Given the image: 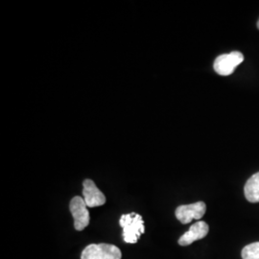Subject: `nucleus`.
<instances>
[{
    "label": "nucleus",
    "instance_id": "nucleus-2",
    "mask_svg": "<svg viewBox=\"0 0 259 259\" xmlns=\"http://www.w3.org/2000/svg\"><path fill=\"white\" fill-rule=\"evenodd\" d=\"M118 247L111 244H91L83 249L81 259H121Z\"/></svg>",
    "mask_w": 259,
    "mask_h": 259
},
{
    "label": "nucleus",
    "instance_id": "nucleus-3",
    "mask_svg": "<svg viewBox=\"0 0 259 259\" xmlns=\"http://www.w3.org/2000/svg\"><path fill=\"white\" fill-rule=\"evenodd\" d=\"M244 62V55L239 51H232L230 54L218 56L214 61L213 68L221 76L232 75L236 67Z\"/></svg>",
    "mask_w": 259,
    "mask_h": 259
},
{
    "label": "nucleus",
    "instance_id": "nucleus-10",
    "mask_svg": "<svg viewBox=\"0 0 259 259\" xmlns=\"http://www.w3.org/2000/svg\"><path fill=\"white\" fill-rule=\"evenodd\" d=\"M257 28H258V29H259V19H258V21H257Z\"/></svg>",
    "mask_w": 259,
    "mask_h": 259
},
{
    "label": "nucleus",
    "instance_id": "nucleus-5",
    "mask_svg": "<svg viewBox=\"0 0 259 259\" xmlns=\"http://www.w3.org/2000/svg\"><path fill=\"white\" fill-rule=\"evenodd\" d=\"M206 205L204 202H197L194 204H184L177 207L175 215L177 219L184 224H189L192 220H200L204 217Z\"/></svg>",
    "mask_w": 259,
    "mask_h": 259
},
{
    "label": "nucleus",
    "instance_id": "nucleus-7",
    "mask_svg": "<svg viewBox=\"0 0 259 259\" xmlns=\"http://www.w3.org/2000/svg\"><path fill=\"white\" fill-rule=\"evenodd\" d=\"M209 231L208 225L204 221H198L192 225L188 232H185L179 239V245L189 246L193 242L204 238Z\"/></svg>",
    "mask_w": 259,
    "mask_h": 259
},
{
    "label": "nucleus",
    "instance_id": "nucleus-1",
    "mask_svg": "<svg viewBox=\"0 0 259 259\" xmlns=\"http://www.w3.org/2000/svg\"><path fill=\"white\" fill-rule=\"evenodd\" d=\"M119 224L123 229V239L126 243L136 244L140 236L145 232L144 221L138 213L123 214L120 217Z\"/></svg>",
    "mask_w": 259,
    "mask_h": 259
},
{
    "label": "nucleus",
    "instance_id": "nucleus-9",
    "mask_svg": "<svg viewBox=\"0 0 259 259\" xmlns=\"http://www.w3.org/2000/svg\"><path fill=\"white\" fill-rule=\"evenodd\" d=\"M241 254L243 259H259V242L244 247Z\"/></svg>",
    "mask_w": 259,
    "mask_h": 259
},
{
    "label": "nucleus",
    "instance_id": "nucleus-6",
    "mask_svg": "<svg viewBox=\"0 0 259 259\" xmlns=\"http://www.w3.org/2000/svg\"><path fill=\"white\" fill-rule=\"evenodd\" d=\"M83 187V198L88 207H96L105 204L106 196L100 191L93 180H84Z\"/></svg>",
    "mask_w": 259,
    "mask_h": 259
},
{
    "label": "nucleus",
    "instance_id": "nucleus-4",
    "mask_svg": "<svg viewBox=\"0 0 259 259\" xmlns=\"http://www.w3.org/2000/svg\"><path fill=\"white\" fill-rule=\"evenodd\" d=\"M69 209L74 219V228L76 231H83L90 225V212L84 200L80 196H75L69 204Z\"/></svg>",
    "mask_w": 259,
    "mask_h": 259
},
{
    "label": "nucleus",
    "instance_id": "nucleus-8",
    "mask_svg": "<svg viewBox=\"0 0 259 259\" xmlns=\"http://www.w3.org/2000/svg\"><path fill=\"white\" fill-rule=\"evenodd\" d=\"M244 193L250 203H259V172L248 180L244 187Z\"/></svg>",
    "mask_w": 259,
    "mask_h": 259
}]
</instances>
